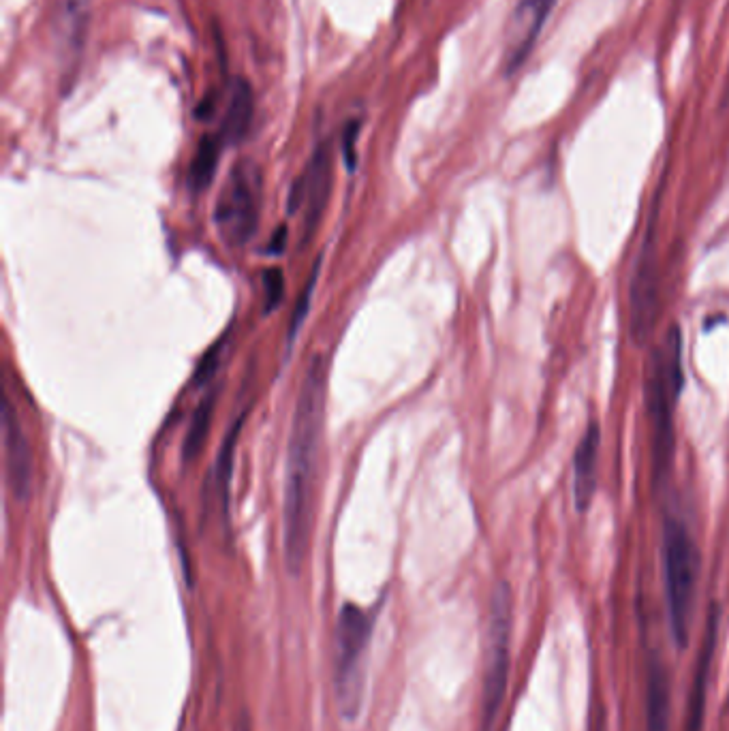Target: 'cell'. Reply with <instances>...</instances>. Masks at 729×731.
Returning a JSON list of instances; mask_svg holds the SVG:
<instances>
[{
    "mask_svg": "<svg viewBox=\"0 0 729 731\" xmlns=\"http://www.w3.org/2000/svg\"><path fill=\"white\" fill-rule=\"evenodd\" d=\"M717 637H719V610L712 608V612L708 614V620H706L702 648H700V652H697V665H695L691 695H689V710H687V731H702V725H704L708 680H710L712 657H715V648H717Z\"/></svg>",
    "mask_w": 729,
    "mask_h": 731,
    "instance_id": "11",
    "label": "cell"
},
{
    "mask_svg": "<svg viewBox=\"0 0 729 731\" xmlns=\"http://www.w3.org/2000/svg\"><path fill=\"white\" fill-rule=\"evenodd\" d=\"M595 731H606V723H603V717H601V714H599V719H597V727H595Z\"/></svg>",
    "mask_w": 729,
    "mask_h": 731,
    "instance_id": "23",
    "label": "cell"
},
{
    "mask_svg": "<svg viewBox=\"0 0 729 731\" xmlns=\"http://www.w3.org/2000/svg\"><path fill=\"white\" fill-rule=\"evenodd\" d=\"M216 398H219V387L199 402V407L195 409L189 430H186V437L182 443V460L184 462H195L201 451H204V445L208 441V434L212 428V417H214V409H216Z\"/></svg>",
    "mask_w": 729,
    "mask_h": 731,
    "instance_id": "17",
    "label": "cell"
},
{
    "mask_svg": "<svg viewBox=\"0 0 729 731\" xmlns=\"http://www.w3.org/2000/svg\"><path fill=\"white\" fill-rule=\"evenodd\" d=\"M255 116V95L253 88L246 80H236L229 92L225 118L221 124V139L229 146L240 144L244 135L251 129Z\"/></svg>",
    "mask_w": 729,
    "mask_h": 731,
    "instance_id": "13",
    "label": "cell"
},
{
    "mask_svg": "<svg viewBox=\"0 0 729 731\" xmlns=\"http://www.w3.org/2000/svg\"><path fill=\"white\" fill-rule=\"evenodd\" d=\"M370 635L372 616L353 603L343 605L334 635V689L347 721L358 717L364 704Z\"/></svg>",
    "mask_w": 729,
    "mask_h": 731,
    "instance_id": "4",
    "label": "cell"
},
{
    "mask_svg": "<svg viewBox=\"0 0 729 731\" xmlns=\"http://www.w3.org/2000/svg\"><path fill=\"white\" fill-rule=\"evenodd\" d=\"M263 178L253 161H240L229 171L214 206V223L229 246H244L255 236L261 216Z\"/></svg>",
    "mask_w": 729,
    "mask_h": 731,
    "instance_id": "6",
    "label": "cell"
},
{
    "mask_svg": "<svg viewBox=\"0 0 729 731\" xmlns=\"http://www.w3.org/2000/svg\"><path fill=\"white\" fill-rule=\"evenodd\" d=\"M558 0H518L507 24L505 39V73H516L529 60L535 43L544 30Z\"/></svg>",
    "mask_w": 729,
    "mask_h": 731,
    "instance_id": "9",
    "label": "cell"
},
{
    "mask_svg": "<svg viewBox=\"0 0 729 731\" xmlns=\"http://www.w3.org/2000/svg\"><path fill=\"white\" fill-rule=\"evenodd\" d=\"M242 422H244V419H238V422L231 426V430L227 432V437L221 445L219 462H216V492H219V501H221L225 516H227V509H229V484H231V473H234L236 445H238V439H240Z\"/></svg>",
    "mask_w": 729,
    "mask_h": 731,
    "instance_id": "18",
    "label": "cell"
},
{
    "mask_svg": "<svg viewBox=\"0 0 729 731\" xmlns=\"http://www.w3.org/2000/svg\"><path fill=\"white\" fill-rule=\"evenodd\" d=\"M599 445L601 428L593 419V422H588L576 451H573V503L582 513L591 507L597 490Z\"/></svg>",
    "mask_w": 729,
    "mask_h": 731,
    "instance_id": "12",
    "label": "cell"
},
{
    "mask_svg": "<svg viewBox=\"0 0 729 731\" xmlns=\"http://www.w3.org/2000/svg\"><path fill=\"white\" fill-rule=\"evenodd\" d=\"M261 281H263V295H266V313H270V310L278 308V304L283 300L285 276L278 268H270L263 272Z\"/></svg>",
    "mask_w": 729,
    "mask_h": 731,
    "instance_id": "19",
    "label": "cell"
},
{
    "mask_svg": "<svg viewBox=\"0 0 729 731\" xmlns=\"http://www.w3.org/2000/svg\"><path fill=\"white\" fill-rule=\"evenodd\" d=\"M225 142L219 133H208L201 137V142L195 150V157L189 167V186L195 195L204 193L212 184V178L216 174V167H219V159L223 152Z\"/></svg>",
    "mask_w": 729,
    "mask_h": 731,
    "instance_id": "16",
    "label": "cell"
},
{
    "mask_svg": "<svg viewBox=\"0 0 729 731\" xmlns=\"http://www.w3.org/2000/svg\"><path fill=\"white\" fill-rule=\"evenodd\" d=\"M238 731H251V729H248V725H244L242 729H238Z\"/></svg>",
    "mask_w": 729,
    "mask_h": 731,
    "instance_id": "24",
    "label": "cell"
},
{
    "mask_svg": "<svg viewBox=\"0 0 729 731\" xmlns=\"http://www.w3.org/2000/svg\"><path fill=\"white\" fill-rule=\"evenodd\" d=\"M221 349H223L221 345L212 347V349L208 351V355L204 357V360L199 362L197 372H195V377H193V383H195V385H208V383H210V379L214 377L216 368H219V364H221Z\"/></svg>",
    "mask_w": 729,
    "mask_h": 731,
    "instance_id": "21",
    "label": "cell"
},
{
    "mask_svg": "<svg viewBox=\"0 0 729 731\" xmlns=\"http://www.w3.org/2000/svg\"><path fill=\"white\" fill-rule=\"evenodd\" d=\"M332 178H334L332 148L328 142H321L315 148L313 157H310L304 176L293 184V189L289 193V214L298 212L304 206L302 246L313 240L321 225L323 212L328 208L332 193Z\"/></svg>",
    "mask_w": 729,
    "mask_h": 731,
    "instance_id": "7",
    "label": "cell"
},
{
    "mask_svg": "<svg viewBox=\"0 0 729 731\" xmlns=\"http://www.w3.org/2000/svg\"><path fill=\"white\" fill-rule=\"evenodd\" d=\"M92 0H58V30L62 48L80 54L88 33Z\"/></svg>",
    "mask_w": 729,
    "mask_h": 731,
    "instance_id": "14",
    "label": "cell"
},
{
    "mask_svg": "<svg viewBox=\"0 0 729 731\" xmlns=\"http://www.w3.org/2000/svg\"><path fill=\"white\" fill-rule=\"evenodd\" d=\"M663 580L665 601H668V618L674 642L687 648L691 620L695 612L697 584H700L702 556L689 524L670 513L663 520Z\"/></svg>",
    "mask_w": 729,
    "mask_h": 731,
    "instance_id": "3",
    "label": "cell"
},
{
    "mask_svg": "<svg viewBox=\"0 0 729 731\" xmlns=\"http://www.w3.org/2000/svg\"><path fill=\"white\" fill-rule=\"evenodd\" d=\"M668 678L659 659L650 661L646 684V731H668Z\"/></svg>",
    "mask_w": 729,
    "mask_h": 731,
    "instance_id": "15",
    "label": "cell"
},
{
    "mask_svg": "<svg viewBox=\"0 0 729 731\" xmlns=\"http://www.w3.org/2000/svg\"><path fill=\"white\" fill-rule=\"evenodd\" d=\"M511 627H514V601L507 582H499L490 597L488 637H486V670L482 693V729L492 731L507 693L509 659H511Z\"/></svg>",
    "mask_w": 729,
    "mask_h": 731,
    "instance_id": "5",
    "label": "cell"
},
{
    "mask_svg": "<svg viewBox=\"0 0 729 731\" xmlns=\"http://www.w3.org/2000/svg\"><path fill=\"white\" fill-rule=\"evenodd\" d=\"M317 276H319V259L315 261L313 274H310L308 283H306V287H304V291H302V295H300V300H298L296 313H293V321H291V325H289V340L296 338V334H298V330H300L302 321H304V319H306V315H308L310 298H313V291H315V285H317Z\"/></svg>",
    "mask_w": 729,
    "mask_h": 731,
    "instance_id": "20",
    "label": "cell"
},
{
    "mask_svg": "<svg viewBox=\"0 0 729 731\" xmlns=\"http://www.w3.org/2000/svg\"><path fill=\"white\" fill-rule=\"evenodd\" d=\"M358 131H360L358 122H351L343 135V152H345V161H347L349 171H353V167H355V139H358Z\"/></svg>",
    "mask_w": 729,
    "mask_h": 731,
    "instance_id": "22",
    "label": "cell"
},
{
    "mask_svg": "<svg viewBox=\"0 0 729 731\" xmlns=\"http://www.w3.org/2000/svg\"><path fill=\"white\" fill-rule=\"evenodd\" d=\"M685 387V366H682V332L672 325L661 345L650 357L646 379V407L653 428V477L655 486H663L672 473L676 430L674 413Z\"/></svg>",
    "mask_w": 729,
    "mask_h": 731,
    "instance_id": "2",
    "label": "cell"
},
{
    "mask_svg": "<svg viewBox=\"0 0 729 731\" xmlns=\"http://www.w3.org/2000/svg\"><path fill=\"white\" fill-rule=\"evenodd\" d=\"M3 430H5V458H7L9 486L15 499L26 503L30 499V494H33V475H35L33 449H30L20 419L15 415L9 400L5 402Z\"/></svg>",
    "mask_w": 729,
    "mask_h": 731,
    "instance_id": "10",
    "label": "cell"
},
{
    "mask_svg": "<svg viewBox=\"0 0 729 731\" xmlns=\"http://www.w3.org/2000/svg\"><path fill=\"white\" fill-rule=\"evenodd\" d=\"M657 295H659V276L655 266V246H653V231H648V238L640 251L638 266L631 281V336L635 345L644 347L653 336L657 323Z\"/></svg>",
    "mask_w": 729,
    "mask_h": 731,
    "instance_id": "8",
    "label": "cell"
},
{
    "mask_svg": "<svg viewBox=\"0 0 729 731\" xmlns=\"http://www.w3.org/2000/svg\"><path fill=\"white\" fill-rule=\"evenodd\" d=\"M325 381H328L325 360L321 355H315L298 394L285 469L283 546L287 569L293 575L304 569L310 550L317 462L325 415Z\"/></svg>",
    "mask_w": 729,
    "mask_h": 731,
    "instance_id": "1",
    "label": "cell"
}]
</instances>
